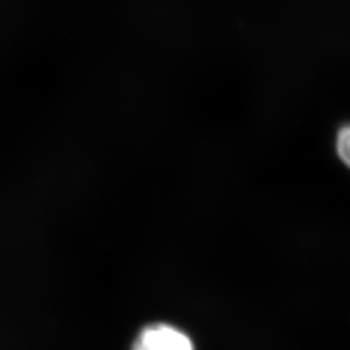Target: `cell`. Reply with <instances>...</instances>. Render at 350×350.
Segmentation results:
<instances>
[{"mask_svg": "<svg viewBox=\"0 0 350 350\" xmlns=\"http://www.w3.org/2000/svg\"><path fill=\"white\" fill-rule=\"evenodd\" d=\"M133 350H194L190 338L178 328L159 324L145 328Z\"/></svg>", "mask_w": 350, "mask_h": 350, "instance_id": "cell-1", "label": "cell"}, {"mask_svg": "<svg viewBox=\"0 0 350 350\" xmlns=\"http://www.w3.org/2000/svg\"><path fill=\"white\" fill-rule=\"evenodd\" d=\"M336 152H337L338 158L342 159L345 165H349V161H350V131H349L347 126L342 127V130L337 133Z\"/></svg>", "mask_w": 350, "mask_h": 350, "instance_id": "cell-2", "label": "cell"}]
</instances>
